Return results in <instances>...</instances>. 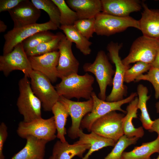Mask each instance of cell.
I'll use <instances>...</instances> for the list:
<instances>
[{"label":"cell","mask_w":159,"mask_h":159,"mask_svg":"<svg viewBox=\"0 0 159 159\" xmlns=\"http://www.w3.org/2000/svg\"><path fill=\"white\" fill-rule=\"evenodd\" d=\"M61 80L55 87L59 96L69 100L75 98L88 100L91 98L95 80L92 75L87 73L82 75L74 74Z\"/></svg>","instance_id":"cell-1"},{"label":"cell","mask_w":159,"mask_h":159,"mask_svg":"<svg viewBox=\"0 0 159 159\" xmlns=\"http://www.w3.org/2000/svg\"><path fill=\"white\" fill-rule=\"evenodd\" d=\"M28 78L24 75L19 81V94L16 103L23 121L26 122L42 117L41 102L33 93Z\"/></svg>","instance_id":"cell-2"},{"label":"cell","mask_w":159,"mask_h":159,"mask_svg":"<svg viewBox=\"0 0 159 159\" xmlns=\"http://www.w3.org/2000/svg\"><path fill=\"white\" fill-rule=\"evenodd\" d=\"M83 68L85 72H91L95 75L100 88L98 97L105 100L107 87L108 86H112V77L115 71L105 52L103 50L99 51L94 62L85 63Z\"/></svg>","instance_id":"cell-3"},{"label":"cell","mask_w":159,"mask_h":159,"mask_svg":"<svg viewBox=\"0 0 159 159\" xmlns=\"http://www.w3.org/2000/svg\"><path fill=\"white\" fill-rule=\"evenodd\" d=\"M122 47L121 44L112 42L109 43L107 47L110 57L115 66L112 89L105 100L107 102L121 100L127 93V88L124 85V76L126 71L130 67V65H124L119 56V52Z\"/></svg>","instance_id":"cell-4"},{"label":"cell","mask_w":159,"mask_h":159,"mask_svg":"<svg viewBox=\"0 0 159 159\" xmlns=\"http://www.w3.org/2000/svg\"><path fill=\"white\" fill-rule=\"evenodd\" d=\"M130 27L140 30L139 21L130 16L120 17L102 12L95 18V33L98 35L109 36Z\"/></svg>","instance_id":"cell-5"},{"label":"cell","mask_w":159,"mask_h":159,"mask_svg":"<svg viewBox=\"0 0 159 159\" xmlns=\"http://www.w3.org/2000/svg\"><path fill=\"white\" fill-rule=\"evenodd\" d=\"M137 95V93L133 92L127 98L121 100L109 102L100 99L96 93L93 92L91 94V97L93 101L92 110L82 120L80 129L82 130L86 129L88 132H90L92 124L96 120L112 111L118 110L125 114L126 113L127 111L122 109V106L124 104L130 103Z\"/></svg>","instance_id":"cell-6"},{"label":"cell","mask_w":159,"mask_h":159,"mask_svg":"<svg viewBox=\"0 0 159 159\" xmlns=\"http://www.w3.org/2000/svg\"><path fill=\"white\" fill-rule=\"evenodd\" d=\"M32 89L40 100L44 110L51 111L60 96L49 78L41 72L33 70L29 75Z\"/></svg>","instance_id":"cell-7"},{"label":"cell","mask_w":159,"mask_h":159,"mask_svg":"<svg viewBox=\"0 0 159 159\" xmlns=\"http://www.w3.org/2000/svg\"><path fill=\"white\" fill-rule=\"evenodd\" d=\"M56 131L53 116L47 119L41 117L29 122H20L16 132L18 135L23 138L31 136L49 142L57 137Z\"/></svg>","instance_id":"cell-8"},{"label":"cell","mask_w":159,"mask_h":159,"mask_svg":"<svg viewBox=\"0 0 159 159\" xmlns=\"http://www.w3.org/2000/svg\"><path fill=\"white\" fill-rule=\"evenodd\" d=\"M159 47L158 40L143 35L134 41L128 54L122 60V62L126 65L138 62L151 64Z\"/></svg>","instance_id":"cell-9"},{"label":"cell","mask_w":159,"mask_h":159,"mask_svg":"<svg viewBox=\"0 0 159 159\" xmlns=\"http://www.w3.org/2000/svg\"><path fill=\"white\" fill-rule=\"evenodd\" d=\"M123 114L111 112L96 120L92 124L90 132L113 140L115 143L124 135Z\"/></svg>","instance_id":"cell-10"},{"label":"cell","mask_w":159,"mask_h":159,"mask_svg":"<svg viewBox=\"0 0 159 159\" xmlns=\"http://www.w3.org/2000/svg\"><path fill=\"white\" fill-rule=\"evenodd\" d=\"M58 28L50 20L44 23H36L20 28H13L4 35L5 42L3 48V55L11 52L17 45L38 32L55 30Z\"/></svg>","instance_id":"cell-11"},{"label":"cell","mask_w":159,"mask_h":159,"mask_svg":"<svg viewBox=\"0 0 159 159\" xmlns=\"http://www.w3.org/2000/svg\"><path fill=\"white\" fill-rule=\"evenodd\" d=\"M15 70L21 71L28 77L33 70L21 43L11 52L0 56V70L6 76Z\"/></svg>","instance_id":"cell-12"},{"label":"cell","mask_w":159,"mask_h":159,"mask_svg":"<svg viewBox=\"0 0 159 159\" xmlns=\"http://www.w3.org/2000/svg\"><path fill=\"white\" fill-rule=\"evenodd\" d=\"M58 101L64 106L71 118V125L67 131L68 136L72 139H75L79 137L82 120L92 110V99L91 97L86 101L76 102L60 96Z\"/></svg>","instance_id":"cell-13"},{"label":"cell","mask_w":159,"mask_h":159,"mask_svg":"<svg viewBox=\"0 0 159 159\" xmlns=\"http://www.w3.org/2000/svg\"><path fill=\"white\" fill-rule=\"evenodd\" d=\"M72 42L64 35L60 41L58 50L59 53L57 67L58 78H63L77 74L80 63L72 52Z\"/></svg>","instance_id":"cell-14"},{"label":"cell","mask_w":159,"mask_h":159,"mask_svg":"<svg viewBox=\"0 0 159 159\" xmlns=\"http://www.w3.org/2000/svg\"><path fill=\"white\" fill-rule=\"evenodd\" d=\"M8 12L15 28L36 23L41 13L40 10L28 0H23Z\"/></svg>","instance_id":"cell-15"},{"label":"cell","mask_w":159,"mask_h":159,"mask_svg":"<svg viewBox=\"0 0 159 159\" xmlns=\"http://www.w3.org/2000/svg\"><path fill=\"white\" fill-rule=\"evenodd\" d=\"M59 56V51H56L28 58L33 70L42 73L54 83L58 78L57 67Z\"/></svg>","instance_id":"cell-16"},{"label":"cell","mask_w":159,"mask_h":159,"mask_svg":"<svg viewBox=\"0 0 159 159\" xmlns=\"http://www.w3.org/2000/svg\"><path fill=\"white\" fill-rule=\"evenodd\" d=\"M102 12L120 17L129 16L133 12L142 8L139 1L136 0H101Z\"/></svg>","instance_id":"cell-17"},{"label":"cell","mask_w":159,"mask_h":159,"mask_svg":"<svg viewBox=\"0 0 159 159\" xmlns=\"http://www.w3.org/2000/svg\"><path fill=\"white\" fill-rule=\"evenodd\" d=\"M143 10L139 20L140 30L143 35L159 39V10L149 9L144 2L142 4Z\"/></svg>","instance_id":"cell-18"},{"label":"cell","mask_w":159,"mask_h":159,"mask_svg":"<svg viewBox=\"0 0 159 159\" xmlns=\"http://www.w3.org/2000/svg\"><path fill=\"white\" fill-rule=\"evenodd\" d=\"M66 1L77 13L78 19L95 18L102 12L100 0H67Z\"/></svg>","instance_id":"cell-19"},{"label":"cell","mask_w":159,"mask_h":159,"mask_svg":"<svg viewBox=\"0 0 159 159\" xmlns=\"http://www.w3.org/2000/svg\"><path fill=\"white\" fill-rule=\"evenodd\" d=\"M24 147L11 159H44L47 141L31 136L25 139Z\"/></svg>","instance_id":"cell-20"},{"label":"cell","mask_w":159,"mask_h":159,"mask_svg":"<svg viewBox=\"0 0 159 159\" xmlns=\"http://www.w3.org/2000/svg\"><path fill=\"white\" fill-rule=\"evenodd\" d=\"M78 137L79 140L74 144H89L90 145L88 152L82 159H88L94 152L104 147H114L116 144L112 140L102 137L93 132H91L90 134L85 133L81 129L78 133Z\"/></svg>","instance_id":"cell-21"},{"label":"cell","mask_w":159,"mask_h":159,"mask_svg":"<svg viewBox=\"0 0 159 159\" xmlns=\"http://www.w3.org/2000/svg\"><path fill=\"white\" fill-rule=\"evenodd\" d=\"M90 147L89 144L72 145L58 140L54 145L52 155L55 159H72L75 156L82 158L84 153Z\"/></svg>","instance_id":"cell-22"},{"label":"cell","mask_w":159,"mask_h":159,"mask_svg":"<svg viewBox=\"0 0 159 159\" xmlns=\"http://www.w3.org/2000/svg\"><path fill=\"white\" fill-rule=\"evenodd\" d=\"M138 98L136 97L127 106L126 115L122 119L124 135L129 138L136 137L139 138H142L144 134L143 127L135 128L132 123L133 119L138 117Z\"/></svg>","instance_id":"cell-23"},{"label":"cell","mask_w":159,"mask_h":159,"mask_svg":"<svg viewBox=\"0 0 159 159\" xmlns=\"http://www.w3.org/2000/svg\"><path fill=\"white\" fill-rule=\"evenodd\" d=\"M159 154V137L154 140L143 143L140 146L135 147L129 152L124 151L121 159H150L152 154Z\"/></svg>","instance_id":"cell-24"},{"label":"cell","mask_w":159,"mask_h":159,"mask_svg":"<svg viewBox=\"0 0 159 159\" xmlns=\"http://www.w3.org/2000/svg\"><path fill=\"white\" fill-rule=\"evenodd\" d=\"M59 28L64 34L66 38L72 43L85 55L90 54L91 52L90 46L92 43L84 37L73 25H61Z\"/></svg>","instance_id":"cell-25"},{"label":"cell","mask_w":159,"mask_h":159,"mask_svg":"<svg viewBox=\"0 0 159 159\" xmlns=\"http://www.w3.org/2000/svg\"><path fill=\"white\" fill-rule=\"evenodd\" d=\"M51 111L54 115L57 132V137L62 142L66 141L65 136L67 134L65 127L69 114L64 105L58 101L52 107Z\"/></svg>","instance_id":"cell-26"},{"label":"cell","mask_w":159,"mask_h":159,"mask_svg":"<svg viewBox=\"0 0 159 159\" xmlns=\"http://www.w3.org/2000/svg\"><path fill=\"white\" fill-rule=\"evenodd\" d=\"M137 94L138 95V109L141 111L140 120L143 127L147 130H149L151 127L153 121L150 117L147 107V102L150 98V96L148 95L147 88L142 84L139 85L137 88Z\"/></svg>","instance_id":"cell-27"},{"label":"cell","mask_w":159,"mask_h":159,"mask_svg":"<svg viewBox=\"0 0 159 159\" xmlns=\"http://www.w3.org/2000/svg\"><path fill=\"white\" fill-rule=\"evenodd\" d=\"M55 37L52 40L42 43L26 52V53L27 56H39L57 51L59 43L65 35L61 32L57 33Z\"/></svg>","instance_id":"cell-28"},{"label":"cell","mask_w":159,"mask_h":159,"mask_svg":"<svg viewBox=\"0 0 159 159\" xmlns=\"http://www.w3.org/2000/svg\"><path fill=\"white\" fill-rule=\"evenodd\" d=\"M31 1L37 8L46 12L49 16L50 21L59 28L60 26V12L52 0H32Z\"/></svg>","instance_id":"cell-29"},{"label":"cell","mask_w":159,"mask_h":159,"mask_svg":"<svg viewBox=\"0 0 159 159\" xmlns=\"http://www.w3.org/2000/svg\"><path fill=\"white\" fill-rule=\"evenodd\" d=\"M57 5L60 13L61 25H73L78 20L77 13L72 10L64 0H52Z\"/></svg>","instance_id":"cell-30"},{"label":"cell","mask_w":159,"mask_h":159,"mask_svg":"<svg viewBox=\"0 0 159 159\" xmlns=\"http://www.w3.org/2000/svg\"><path fill=\"white\" fill-rule=\"evenodd\" d=\"M56 35V34H54L48 31H41L26 39L21 43L26 52L42 43L52 40Z\"/></svg>","instance_id":"cell-31"},{"label":"cell","mask_w":159,"mask_h":159,"mask_svg":"<svg viewBox=\"0 0 159 159\" xmlns=\"http://www.w3.org/2000/svg\"><path fill=\"white\" fill-rule=\"evenodd\" d=\"M139 138H129L123 135L116 143L111 152L104 159H121L123 153L129 146L135 144Z\"/></svg>","instance_id":"cell-32"},{"label":"cell","mask_w":159,"mask_h":159,"mask_svg":"<svg viewBox=\"0 0 159 159\" xmlns=\"http://www.w3.org/2000/svg\"><path fill=\"white\" fill-rule=\"evenodd\" d=\"M150 64L138 62L126 72L124 82L129 83L134 81L139 76L148 71L151 67Z\"/></svg>","instance_id":"cell-33"},{"label":"cell","mask_w":159,"mask_h":159,"mask_svg":"<svg viewBox=\"0 0 159 159\" xmlns=\"http://www.w3.org/2000/svg\"><path fill=\"white\" fill-rule=\"evenodd\" d=\"M95 18L78 19L73 25L82 36L89 40L95 33Z\"/></svg>","instance_id":"cell-34"},{"label":"cell","mask_w":159,"mask_h":159,"mask_svg":"<svg viewBox=\"0 0 159 159\" xmlns=\"http://www.w3.org/2000/svg\"><path fill=\"white\" fill-rule=\"evenodd\" d=\"M141 80L150 82L154 89L155 99L159 98V69L151 66L147 74L139 76L135 81L138 82Z\"/></svg>","instance_id":"cell-35"},{"label":"cell","mask_w":159,"mask_h":159,"mask_svg":"<svg viewBox=\"0 0 159 159\" xmlns=\"http://www.w3.org/2000/svg\"><path fill=\"white\" fill-rule=\"evenodd\" d=\"M7 136V127L4 122H2L0 125V159H4L3 151Z\"/></svg>","instance_id":"cell-36"},{"label":"cell","mask_w":159,"mask_h":159,"mask_svg":"<svg viewBox=\"0 0 159 159\" xmlns=\"http://www.w3.org/2000/svg\"><path fill=\"white\" fill-rule=\"evenodd\" d=\"M23 0H0V12L8 11L14 8Z\"/></svg>","instance_id":"cell-37"},{"label":"cell","mask_w":159,"mask_h":159,"mask_svg":"<svg viewBox=\"0 0 159 159\" xmlns=\"http://www.w3.org/2000/svg\"><path fill=\"white\" fill-rule=\"evenodd\" d=\"M149 131L150 132H156L158 137H159V118L153 121L151 128Z\"/></svg>","instance_id":"cell-38"},{"label":"cell","mask_w":159,"mask_h":159,"mask_svg":"<svg viewBox=\"0 0 159 159\" xmlns=\"http://www.w3.org/2000/svg\"><path fill=\"white\" fill-rule=\"evenodd\" d=\"M151 66L159 69V47L158 48L155 59Z\"/></svg>","instance_id":"cell-39"},{"label":"cell","mask_w":159,"mask_h":159,"mask_svg":"<svg viewBox=\"0 0 159 159\" xmlns=\"http://www.w3.org/2000/svg\"><path fill=\"white\" fill-rule=\"evenodd\" d=\"M7 28V26L2 21L0 20V32L2 33L5 31Z\"/></svg>","instance_id":"cell-40"},{"label":"cell","mask_w":159,"mask_h":159,"mask_svg":"<svg viewBox=\"0 0 159 159\" xmlns=\"http://www.w3.org/2000/svg\"><path fill=\"white\" fill-rule=\"evenodd\" d=\"M155 107L156 109L157 112L158 113H159V100L156 103Z\"/></svg>","instance_id":"cell-41"},{"label":"cell","mask_w":159,"mask_h":159,"mask_svg":"<svg viewBox=\"0 0 159 159\" xmlns=\"http://www.w3.org/2000/svg\"><path fill=\"white\" fill-rule=\"evenodd\" d=\"M49 159H55L54 157L52 155L51 156Z\"/></svg>","instance_id":"cell-42"},{"label":"cell","mask_w":159,"mask_h":159,"mask_svg":"<svg viewBox=\"0 0 159 159\" xmlns=\"http://www.w3.org/2000/svg\"><path fill=\"white\" fill-rule=\"evenodd\" d=\"M155 159H159V155L158 156V157Z\"/></svg>","instance_id":"cell-43"},{"label":"cell","mask_w":159,"mask_h":159,"mask_svg":"<svg viewBox=\"0 0 159 159\" xmlns=\"http://www.w3.org/2000/svg\"><path fill=\"white\" fill-rule=\"evenodd\" d=\"M158 40V42H159V40Z\"/></svg>","instance_id":"cell-44"}]
</instances>
